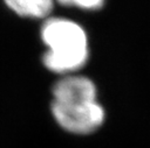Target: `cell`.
I'll use <instances>...</instances> for the list:
<instances>
[{
	"instance_id": "obj_2",
	"label": "cell",
	"mask_w": 150,
	"mask_h": 148,
	"mask_svg": "<svg viewBox=\"0 0 150 148\" xmlns=\"http://www.w3.org/2000/svg\"><path fill=\"white\" fill-rule=\"evenodd\" d=\"M41 38L47 47L45 66L61 75H73L88 59V38L84 29L64 17H50L41 28Z\"/></svg>"
},
{
	"instance_id": "obj_4",
	"label": "cell",
	"mask_w": 150,
	"mask_h": 148,
	"mask_svg": "<svg viewBox=\"0 0 150 148\" xmlns=\"http://www.w3.org/2000/svg\"><path fill=\"white\" fill-rule=\"evenodd\" d=\"M56 1L63 6H73L88 10L98 9L104 3V0H56Z\"/></svg>"
},
{
	"instance_id": "obj_3",
	"label": "cell",
	"mask_w": 150,
	"mask_h": 148,
	"mask_svg": "<svg viewBox=\"0 0 150 148\" xmlns=\"http://www.w3.org/2000/svg\"><path fill=\"white\" fill-rule=\"evenodd\" d=\"M56 0H5V3L18 15L26 17H46L53 10Z\"/></svg>"
},
{
	"instance_id": "obj_1",
	"label": "cell",
	"mask_w": 150,
	"mask_h": 148,
	"mask_svg": "<svg viewBox=\"0 0 150 148\" xmlns=\"http://www.w3.org/2000/svg\"><path fill=\"white\" fill-rule=\"evenodd\" d=\"M52 114L64 131L89 134L104 121V110L97 101L94 82L84 76L67 75L53 87Z\"/></svg>"
}]
</instances>
